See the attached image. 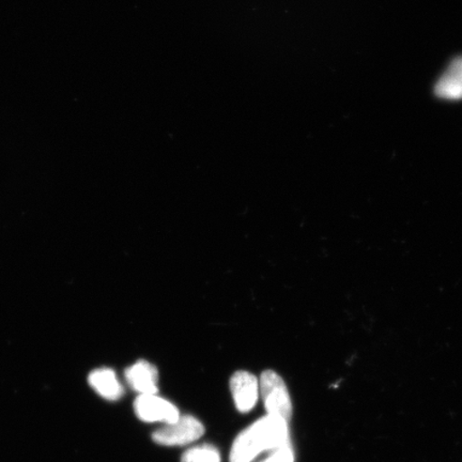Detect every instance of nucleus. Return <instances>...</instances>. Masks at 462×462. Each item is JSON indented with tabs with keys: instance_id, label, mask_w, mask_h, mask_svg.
<instances>
[{
	"instance_id": "6e6552de",
	"label": "nucleus",
	"mask_w": 462,
	"mask_h": 462,
	"mask_svg": "<svg viewBox=\"0 0 462 462\" xmlns=\"http://www.w3.org/2000/svg\"><path fill=\"white\" fill-rule=\"evenodd\" d=\"M88 381L91 388L107 401H118L124 394L123 385L112 369H96L89 374Z\"/></svg>"
},
{
	"instance_id": "423d86ee",
	"label": "nucleus",
	"mask_w": 462,
	"mask_h": 462,
	"mask_svg": "<svg viewBox=\"0 0 462 462\" xmlns=\"http://www.w3.org/2000/svg\"><path fill=\"white\" fill-rule=\"evenodd\" d=\"M125 379L140 394H158L159 372L147 361H138L125 371Z\"/></svg>"
},
{
	"instance_id": "0eeeda50",
	"label": "nucleus",
	"mask_w": 462,
	"mask_h": 462,
	"mask_svg": "<svg viewBox=\"0 0 462 462\" xmlns=\"http://www.w3.org/2000/svg\"><path fill=\"white\" fill-rule=\"evenodd\" d=\"M435 92L442 99H462V57L456 58L450 63L447 72L439 79Z\"/></svg>"
},
{
	"instance_id": "f257e3e1",
	"label": "nucleus",
	"mask_w": 462,
	"mask_h": 462,
	"mask_svg": "<svg viewBox=\"0 0 462 462\" xmlns=\"http://www.w3.org/2000/svg\"><path fill=\"white\" fill-rule=\"evenodd\" d=\"M288 421L265 415L240 433L230 450V462H253L263 452L289 446Z\"/></svg>"
},
{
	"instance_id": "39448f33",
	"label": "nucleus",
	"mask_w": 462,
	"mask_h": 462,
	"mask_svg": "<svg viewBox=\"0 0 462 462\" xmlns=\"http://www.w3.org/2000/svg\"><path fill=\"white\" fill-rule=\"evenodd\" d=\"M230 390L238 411L247 413L256 406L260 389L259 381L253 374L245 371L235 373L230 379Z\"/></svg>"
},
{
	"instance_id": "20e7f679",
	"label": "nucleus",
	"mask_w": 462,
	"mask_h": 462,
	"mask_svg": "<svg viewBox=\"0 0 462 462\" xmlns=\"http://www.w3.org/2000/svg\"><path fill=\"white\" fill-rule=\"evenodd\" d=\"M134 410L137 418L146 423H175L180 413L175 404L163 400L157 394H142L136 398Z\"/></svg>"
},
{
	"instance_id": "f03ea898",
	"label": "nucleus",
	"mask_w": 462,
	"mask_h": 462,
	"mask_svg": "<svg viewBox=\"0 0 462 462\" xmlns=\"http://www.w3.org/2000/svg\"><path fill=\"white\" fill-rule=\"evenodd\" d=\"M260 395L269 415L289 421L292 415V403L285 381L273 371H265L260 375Z\"/></svg>"
},
{
	"instance_id": "1a4fd4ad",
	"label": "nucleus",
	"mask_w": 462,
	"mask_h": 462,
	"mask_svg": "<svg viewBox=\"0 0 462 462\" xmlns=\"http://www.w3.org/2000/svg\"><path fill=\"white\" fill-rule=\"evenodd\" d=\"M181 462H221V455L212 446L189 448L182 455Z\"/></svg>"
},
{
	"instance_id": "7ed1b4c3",
	"label": "nucleus",
	"mask_w": 462,
	"mask_h": 462,
	"mask_svg": "<svg viewBox=\"0 0 462 462\" xmlns=\"http://www.w3.org/2000/svg\"><path fill=\"white\" fill-rule=\"evenodd\" d=\"M205 433L201 421L192 415H184L175 423L165 424L152 435L153 441L164 447H180L198 441Z\"/></svg>"
},
{
	"instance_id": "9d476101",
	"label": "nucleus",
	"mask_w": 462,
	"mask_h": 462,
	"mask_svg": "<svg viewBox=\"0 0 462 462\" xmlns=\"http://www.w3.org/2000/svg\"><path fill=\"white\" fill-rule=\"evenodd\" d=\"M262 462H294V454L291 444L273 450V452Z\"/></svg>"
}]
</instances>
